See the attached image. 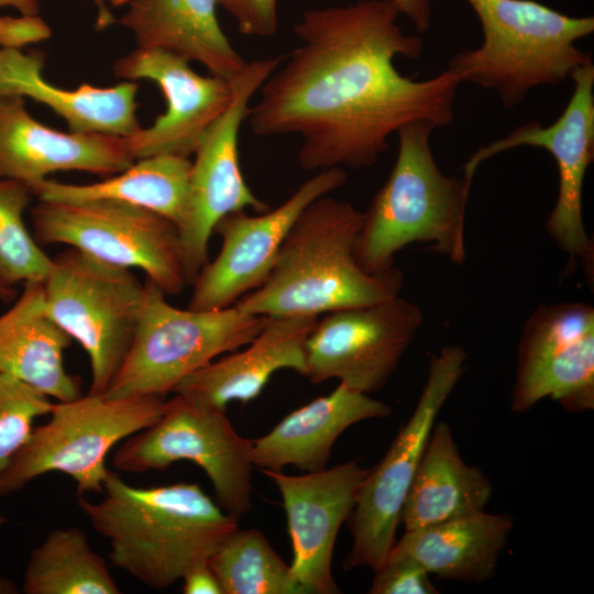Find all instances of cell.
Wrapping results in <instances>:
<instances>
[{
  "label": "cell",
  "instance_id": "cell-4",
  "mask_svg": "<svg viewBox=\"0 0 594 594\" xmlns=\"http://www.w3.org/2000/svg\"><path fill=\"white\" fill-rule=\"evenodd\" d=\"M435 129L415 121L396 132L395 164L362 211L356 238L358 262L369 273L388 272L396 254L414 243L426 244L454 264L465 261V216L473 179L440 169L430 145Z\"/></svg>",
  "mask_w": 594,
  "mask_h": 594
},
{
  "label": "cell",
  "instance_id": "cell-38",
  "mask_svg": "<svg viewBox=\"0 0 594 594\" xmlns=\"http://www.w3.org/2000/svg\"><path fill=\"white\" fill-rule=\"evenodd\" d=\"M18 592L16 585L11 580L0 578V594H15Z\"/></svg>",
  "mask_w": 594,
  "mask_h": 594
},
{
  "label": "cell",
  "instance_id": "cell-27",
  "mask_svg": "<svg viewBox=\"0 0 594 594\" xmlns=\"http://www.w3.org/2000/svg\"><path fill=\"white\" fill-rule=\"evenodd\" d=\"M191 161L178 155H156L134 161L124 170L92 184L45 179L31 189L43 201L112 199L142 207L182 223L188 198Z\"/></svg>",
  "mask_w": 594,
  "mask_h": 594
},
{
  "label": "cell",
  "instance_id": "cell-30",
  "mask_svg": "<svg viewBox=\"0 0 594 594\" xmlns=\"http://www.w3.org/2000/svg\"><path fill=\"white\" fill-rule=\"evenodd\" d=\"M33 196L29 185L0 178V287L9 297L18 283L44 282L52 265L24 222Z\"/></svg>",
  "mask_w": 594,
  "mask_h": 594
},
{
  "label": "cell",
  "instance_id": "cell-28",
  "mask_svg": "<svg viewBox=\"0 0 594 594\" xmlns=\"http://www.w3.org/2000/svg\"><path fill=\"white\" fill-rule=\"evenodd\" d=\"M25 594H119L106 560L89 546L77 527L56 528L29 557Z\"/></svg>",
  "mask_w": 594,
  "mask_h": 594
},
{
  "label": "cell",
  "instance_id": "cell-25",
  "mask_svg": "<svg viewBox=\"0 0 594 594\" xmlns=\"http://www.w3.org/2000/svg\"><path fill=\"white\" fill-rule=\"evenodd\" d=\"M513 518L484 512L406 530L387 558L410 560L442 579L482 583L495 575Z\"/></svg>",
  "mask_w": 594,
  "mask_h": 594
},
{
  "label": "cell",
  "instance_id": "cell-21",
  "mask_svg": "<svg viewBox=\"0 0 594 594\" xmlns=\"http://www.w3.org/2000/svg\"><path fill=\"white\" fill-rule=\"evenodd\" d=\"M389 414L384 402L340 383L330 394L292 411L268 433L254 439L252 464L260 470L279 471L293 465L305 473L321 471L346 428Z\"/></svg>",
  "mask_w": 594,
  "mask_h": 594
},
{
  "label": "cell",
  "instance_id": "cell-15",
  "mask_svg": "<svg viewBox=\"0 0 594 594\" xmlns=\"http://www.w3.org/2000/svg\"><path fill=\"white\" fill-rule=\"evenodd\" d=\"M346 180L341 167L318 170L278 207L258 215L245 210L222 218L215 228L222 244L193 282L189 309L230 307L261 286L270 275L279 249L300 213L316 199Z\"/></svg>",
  "mask_w": 594,
  "mask_h": 594
},
{
  "label": "cell",
  "instance_id": "cell-18",
  "mask_svg": "<svg viewBox=\"0 0 594 594\" xmlns=\"http://www.w3.org/2000/svg\"><path fill=\"white\" fill-rule=\"evenodd\" d=\"M370 469L358 460L304 475L261 470L277 486L293 543L290 572L302 594H337L332 554L339 529Z\"/></svg>",
  "mask_w": 594,
  "mask_h": 594
},
{
  "label": "cell",
  "instance_id": "cell-36",
  "mask_svg": "<svg viewBox=\"0 0 594 594\" xmlns=\"http://www.w3.org/2000/svg\"><path fill=\"white\" fill-rule=\"evenodd\" d=\"M399 14L407 16L417 32H426L431 24L432 0H392Z\"/></svg>",
  "mask_w": 594,
  "mask_h": 594
},
{
  "label": "cell",
  "instance_id": "cell-17",
  "mask_svg": "<svg viewBox=\"0 0 594 594\" xmlns=\"http://www.w3.org/2000/svg\"><path fill=\"white\" fill-rule=\"evenodd\" d=\"M114 76L155 82L166 110L152 125L124 136L134 161L156 155L189 157L232 98L229 79L196 73L189 61L167 51L135 48L113 64Z\"/></svg>",
  "mask_w": 594,
  "mask_h": 594
},
{
  "label": "cell",
  "instance_id": "cell-6",
  "mask_svg": "<svg viewBox=\"0 0 594 594\" xmlns=\"http://www.w3.org/2000/svg\"><path fill=\"white\" fill-rule=\"evenodd\" d=\"M167 404L160 396L111 397L89 393L53 403L48 421L33 429L0 473V497L22 490L48 472L73 479L77 496L102 494L110 450L154 424Z\"/></svg>",
  "mask_w": 594,
  "mask_h": 594
},
{
  "label": "cell",
  "instance_id": "cell-19",
  "mask_svg": "<svg viewBox=\"0 0 594 594\" xmlns=\"http://www.w3.org/2000/svg\"><path fill=\"white\" fill-rule=\"evenodd\" d=\"M133 163L124 136L54 130L28 112L24 97L0 95V178L32 188L55 172L112 176Z\"/></svg>",
  "mask_w": 594,
  "mask_h": 594
},
{
  "label": "cell",
  "instance_id": "cell-14",
  "mask_svg": "<svg viewBox=\"0 0 594 594\" xmlns=\"http://www.w3.org/2000/svg\"><path fill=\"white\" fill-rule=\"evenodd\" d=\"M572 96L561 116L550 125L531 121L506 136L480 147L463 164V176L473 179L477 167L490 157L519 146L547 150L558 167V198L546 230L557 245L581 258L586 270L593 265V242L586 233L582 215L585 173L594 158V65L578 67L570 77Z\"/></svg>",
  "mask_w": 594,
  "mask_h": 594
},
{
  "label": "cell",
  "instance_id": "cell-26",
  "mask_svg": "<svg viewBox=\"0 0 594 594\" xmlns=\"http://www.w3.org/2000/svg\"><path fill=\"white\" fill-rule=\"evenodd\" d=\"M492 495L490 479L468 465L449 425L433 426L406 501L400 522L414 530L484 512Z\"/></svg>",
  "mask_w": 594,
  "mask_h": 594
},
{
  "label": "cell",
  "instance_id": "cell-23",
  "mask_svg": "<svg viewBox=\"0 0 594 594\" xmlns=\"http://www.w3.org/2000/svg\"><path fill=\"white\" fill-rule=\"evenodd\" d=\"M72 338L52 319L44 282H26L0 315V372L12 375L57 402L81 396L79 378L64 365Z\"/></svg>",
  "mask_w": 594,
  "mask_h": 594
},
{
  "label": "cell",
  "instance_id": "cell-13",
  "mask_svg": "<svg viewBox=\"0 0 594 594\" xmlns=\"http://www.w3.org/2000/svg\"><path fill=\"white\" fill-rule=\"evenodd\" d=\"M419 306L395 296L324 314L305 344V377L370 394L383 388L422 326Z\"/></svg>",
  "mask_w": 594,
  "mask_h": 594
},
{
  "label": "cell",
  "instance_id": "cell-3",
  "mask_svg": "<svg viewBox=\"0 0 594 594\" xmlns=\"http://www.w3.org/2000/svg\"><path fill=\"white\" fill-rule=\"evenodd\" d=\"M362 211L329 195L312 201L283 242L265 282L237 305L245 312L318 317L399 295L403 272L372 274L358 262Z\"/></svg>",
  "mask_w": 594,
  "mask_h": 594
},
{
  "label": "cell",
  "instance_id": "cell-8",
  "mask_svg": "<svg viewBox=\"0 0 594 594\" xmlns=\"http://www.w3.org/2000/svg\"><path fill=\"white\" fill-rule=\"evenodd\" d=\"M44 295L48 315L88 355V393L105 394L133 341L145 284L131 268L68 248L52 258Z\"/></svg>",
  "mask_w": 594,
  "mask_h": 594
},
{
  "label": "cell",
  "instance_id": "cell-5",
  "mask_svg": "<svg viewBox=\"0 0 594 594\" xmlns=\"http://www.w3.org/2000/svg\"><path fill=\"white\" fill-rule=\"evenodd\" d=\"M482 44L454 55L448 69L461 82L493 89L514 107L536 87L556 86L592 61L578 42L594 32L593 16H571L534 0H466Z\"/></svg>",
  "mask_w": 594,
  "mask_h": 594
},
{
  "label": "cell",
  "instance_id": "cell-10",
  "mask_svg": "<svg viewBox=\"0 0 594 594\" xmlns=\"http://www.w3.org/2000/svg\"><path fill=\"white\" fill-rule=\"evenodd\" d=\"M466 353L446 345L429 361L426 383L417 405L381 462L364 477L349 515L352 548L343 566L376 571L396 539L407 494L443 404L464 372Z\"/></svg>",
  "mask_w": 594,
  "mask_h": 594
},
{
  "label": "cell",
  "instance_id": "cell-16",
  "mask_svg": "<svg viewBox=\"0 0 594 594\" xmlns=\"http://www.w3.org/2000/svg\"><path fill=\"white\" fill-rule=\"evenodd\" d=\"M512 394L513 411L551 398L571 413L594 407V308L541 305L525 323Z\"/></svg>",
  "mask_w": 594,
  "mask_h": 594
},
{
  "label": "cell",
  "instance_id": "cell-33",
  "mask_svg": "<svg viewBox=\"0 0 594 594\" xmlns=\"http://www.w3.org/2000/svg\"><path fill=\"white\" fill-rule=\"evenodd\" d=\"M235 21L240 33L267 37L278 26L277 0H217Z\"/></svg>",
  "mask_w": 594,
  "mask_h": 594
},
{
  "label": "cell",
  "instance_id": "cell-39",
  "mask_svg": "<svg viewBox=\"0 0 594 594\" xmlns=\"http://www.w3.org/2000/svg\"><path fill=\"white\" fill-rule=\"evenodd\" d=\"M0 297L9 298V295L0 287Z\"/></svg>",
  "mask_w": 594,
  "mask_h": 594
},
{
  "label": "cell",
  "instance_id": "cell-37",
  "mask_svg": "<svg viewBox=\"0 0 594 594\" xmlns=\"http://www.w3.org/2000/svg\"><path fill=\"white\" fill-rule=\"evenodd\" d=\"M98 10L97 28L106 29L116 22V18L106 4V0H90ZM14 7L23 15H36L38 13V0H0V7Z\"/></svg>",
  "mask_w": 594,
  "mask_h": 594
},
{
  "label": "cell",
  "instance_id": "cell-12",
  "mask_svg": "<svg viewBox=\"0 0 594 594\" xmlns=\"http://www.w3.org/2000/svg\"><path fill=\"white\" fill-rule=\"evenodd\" d=\"M284 56L253 59L230 79L232 98L208 129L191 161L184 219L178 227L188 283L193 284L208 262L209 242L226 216L253 209L261 213L267 204L248 186L240 167L239 134L250 100Z\"/></svg>",
  "mask_w": 594,
  "mask_h": 594
},
{
  "label": "cell",
  "instance_id": "cell-11",
  "mask_svg": "<svg viewBox=\"0 0 594 594\" xmlns=\"http://www.w3.org/2000/svg\"><path fill=\"white\" fill-rule=\"evenodd\" d=\"M226 411L175 394L154 424L123 440L112 464L118 472L143 473L194 462L209 477L217 504L239 520L252 506L253 440L234 430Z\"/></svg>",
  "mask_w": 594,
  "mask_h": 594
},
{
  "label": "cell",
  "instance_id": "cell-7",
  "mask_svg": "<svg viewBox=\"0 0 594 594\" xmlns=\"http://www.w3.org/2000/svg\"><path fill=\"white\" fill-rule=\"evenodd\" d=\"M265 321L266 317L245 312L237 304L213 310L177 308L146 279L133 341L105 394L165 397L218 355L245 346Z\"/></svg>",
  "mask_w": 594,
  "mask_h": 594
},
{
  "label": "cell",
  "instance_id": "cell-1",
  "mask_svg": "<svg viewBox=\"0 0 594 594\" xmlns=\"http://www.w3.org/2000/svg\"><path fill=\"white\" fill-rule=\"evenodd\" d=\"M392 0L311 9L293 26L299 44L265 79L245 121L261 138L297 134L306 170L374 165L398 129L453 120L460 79L450 69L424 80L398 72L418 58L421 37L398 24Z\"/></svg>",
  "mask_w": 594,
  "mask_h": 594
},
{
  "label": "cell",
  "instance_id": "cell-20",
  "mask_svg": "<svg viewBox=\"0 0 594 594\" xmlns=\"http://www.w3.org/2000/svg\"><path fill=\"white\" fill-rule=\"evenodd\" d=\"M311 316H271L242 351L213 360L185 377L174 394L227 410L232 400L256 398L274 373L293 370L305 375V344L317 322Z\"/></svg>",
  "mask_w": 594,
  "mask_h": 594
},
{
  "label": "cell",
  "instance_id": "cell-29",
  "mask_svg": "<svg viewBox=\"0 0 594 594\" xmlns=\"http://www.w3.org/2000/svg\"><path fill=\"white\" fill-rule=\"evenodd\" d=\"M223 594H302L262 531L239 527L208 558Z\"/></svg>",
  "mask_w": 594,
  "mask_h": 594
},
{
  "label": "cell",
  "instance_id": "cell-9",
  "mask_svg": "<svg viewBox=\"0 0 594 594\" xmlns=\"http://www.w3.org/2000/svg\"><path fill=\"white\" fill-rule=\"evenodd\" d=\"M31 218L40 245L65 244L139 268L166 295H178L189 284L178 228L160 213L112 199L40 200Z\"/></svg>",
  "mask_w": 594,
  "mask_h": 594
},
{
  "label": "cell",
  "instance_id": "cell-32",
  "mask_svg": "<svg viewBox=\"0 0 594 594\" xmlns=\"http://www.w3.org/2000/svg\"><path fill=\"white\" fill-rule=\"evenodd\" d=\"M375 572L371 594H438L429 573L406 559L387 558Z\"/></svg>",
  "mask_w": 594,
  "mask_h": 594
},
{
  "label": "cell",
  "instance_id": "cell-2",
  "mask_svg": "<svg viewBox=\"0 0 594 594\" xmlns=\"http://www.w3.org/2000/svg\"><path fill=\"white\" fill-rule=\"evenodd\" d=\"M92 528L110 546L109 560L138 582L163 590L207 561L238 519L198 483L135 487L108 471L102 498L78 496Z\"/></svg>",
  "mask_w": 594,
  "mask_h": 594
},
{
  "label": "cell",
  "instance_id": "cell-24",
  "mask_svg": "<svg viewBox=\"0 0 594 594\" xmlns=\"http://www.w3.org/2000/svg\"><path fill=\"white\" fill-rule=\"evenodd\" d=\"M124 1L128 10L118 23L132 32L139 48L170 52L229 80L246 64L220 26L217 0Z\"/></svg>",
  "mask_w": 594,
  "mask_h": 594
},
{
  "label": "cell",
  "instance_id": "cell-31",
  "mask_svg": "<svg viewBox=\"0 0 594 594\" xmlns=\"http://www.w3.org/2000/svg\"><path fill=\"white\" fill-rule=\"evenodd\" d=\"M52 406L40 391L0 372V473L29 440L35 419L48 415Z\"/></svg>",
  "mask_w": 594,
  "mask_h": 594
},
{
  "label": "cell",
  "instance_id": "cell-35",
  "mask_svg": "<svg viewBox=\"0 0 594 594\" xmlns=\"http://www.w3.org/2000/svg\"><path fill=\"white\" fill-rule=\"evenodd\" d=\"M180 580H183L184 594H223L208 560L191 566Z\"/></svg>",
  "mask_w": 594,
  "mask_h": 594
},
{
  "label": "cell",
  "instance_id": "cell-22",
  "mask_svg": "<svg viewBox=\"0 0 594 594\" xmlns=\"http://www.w3.org/2000/svg\"><path fill=\"white\" fill-rule=\"evenodd\" d=\"M46 54L41 50L0 47V95L29 97L47 106L70 132H100L128 136L141 128L136 118L139 86L124 81L111 87L81 84L63 89L43 76Z\"/></svg>",
  "mask_w": 594,
  "mask_h": 594
},
{
  "label": "cell",
  "instance_id": "cell-34",
  "mask_svg": "<svg viewBox=\"0 0 594 594\" xmlns=\"http://www.w3.org/2000/svg\"><path fill=\"white\" fill-rule=\"evenodd\" d=\"M51 36V29L37 15L0 18V47L22 50L23 46L44 41Z\"/></svg>",
  "mask_w": 594,
  "mask_h": 594
}]
</instances>
